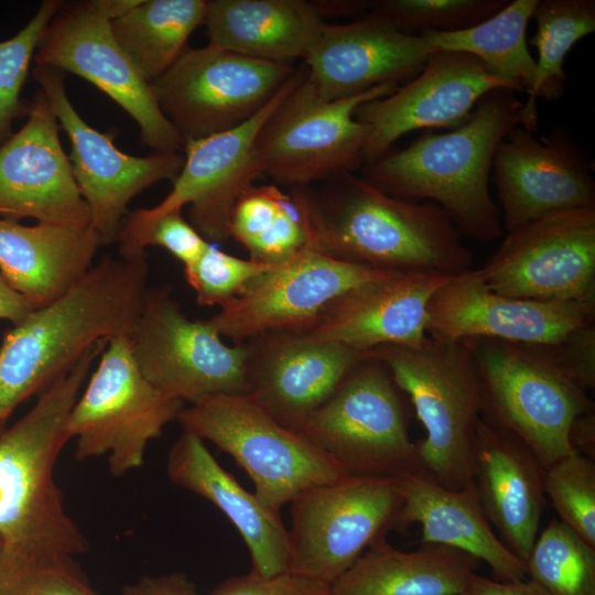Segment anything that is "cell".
I'll use <instances>...</instances> for the list:
<instances>
[{"label":"cell","mask_w":595,"mask_h":595,"mask_svg":"<svg viewBox=\"0 0 595 595\" xmlns=\"http://www.w3.org/2000/svg\"><path fill=\"white\" fill-rule=\"evenodd\" d=\"M289 193L304 217L310 250L381 271L457 275L472 268L463 237L432 202L391 196L355 173Z\"/></svg>","instance_id":"6da1fadb"},{"label":"cell","mask_w":595,"mask_h":595,"mask_svg":"<svg viewBox=\"0 0 595 595\" xmlns=\"http://www.w3.org/2000/svg\"><path fill=\"white\" fill-rule=\"evenodd\" d=\"M147 256H106L64 295L13 325L0 346V411L67 374L97 342L130 333L148 290Z\"/></svg>","instance_id":"7a4b0ae2"},{"label":"cell","mask_w":595,"mask_h":595,"mask_svg":"<svg viewBox=\"0 0 595 595\" xmlns=\"http://www.w3.org/2000/svg\"><path fill=\"white\" fill-rule=\"evenodd\" d=\"M523 106L512 90L487 93L459 127L428 131L404 149L364 164L363 177L394 197L440 206L464 238L489 242L502 236L500 209L489 191L499 142L519 123Z\"/></svg>","instance_id":"3957f363"},{"label":"cell","mask_w":595,"mask_h":595,"mask_svg":"<svg viewBox=\"0 0 595 595\" xmlns=\"http://www.w3.org/2000/svg\"><path fill=\"white\" fill-rule=\"evenodd\" d=\"M108 342L94 344L28 413L0 433L1 549L25 556L73 558L88 550L86 537L64 508L54 467L71 440L68 414Z\"/></svg>","instance_id":"277c9868"},{"label":"cell","mask_w":595,"mask_h":595,"mask_svg":"<svg viewBox=\"0 0 595 595\" xmlns=\"http://www.w3.org/2000/svg\"><path fill=\"white\" fill-rule=\"evenodd\" d=\"M405 393L425 430L416 443L426 476L448 489L473 485V451L482 419V386L464 342L428 338L416 347L371 350Z\"/></svg>","instance_id":"5b68a950"},{"label":"cell","mask_w":595,"mask_h":595,"mask_svg":"<svg viewBox=\"0 0 595 595\" xmlns=\"http://www.w3.org/2000/svg\"><path fill=\"white\" fill-rule=\"evenodd\" d=\"M464 343L480 379L482 418L519 440L543 468L572 454L571 425L594 403L549 347L486 338Z\"/></svg>","instance_id":"8992f818"},{"label":"cell","mask_w":595,"mask_h":595,"mask_svg":"<svg viewBox=\"0 0 595 595\" xmlns=\"http://www.w3.org/2000/svg\"><path fill=\"white\" fill-rule=\"evenodd\" d=\"M402 393L386 365L370 354L299 432L347 475H426L409 434L410 414Z\"/></svg>","instance_id":"52a82bcc"},{"label":"cell","mask_w":595,"mask_h":595,"mask_svg":"<svg viewBox=\"0 0 595 595\" xmlns=\"http://www.w3.org/2000/svg\"><path fill=\"white\" fill-rule=\"evenodd\" d=\"M183 432L229 454L255 485L256 497L280 512L302 493L347 474L300 432L280 424L249 394H210L177 415Z\"/></svg>","instance_id":"ba28073f"},{"label":"cell","mask_w":595,"mask_h":595,"mask_svg":"<svg viewBox=\"0 0 595 595\" xmlns=\"http://www.w3.org/2000/svg\"><path fill=\"white\" fill-rule=\"evenodd\" d=\"M398 87L381 85L355 97L329 101L318 95L304 65L296 84L257 134L255 156L260 175L291 190L361 170L371 130L355 118V110Z\"/></svg>","instance_id":"9c48e42d"},{"label":"cell","mask_w":595,"mask_h":595,"mask_svg":"<svg viewBox=\"0 0 595 595\" xmlns=\"http://www.w3.org/2000/svg\"><path fill=\"white\" fill-rule=\"evenodd\" d=\"M398 478L350 476L313 487L291 504L289 571L332 586L371 545L398 530Z\"/></svg>","instance_id":"30bf717a"},{"label":"cell","mask_w":595,"mask_h":595,"mask_svg":"<svg viewBox=\"0 0 595 595\" xmlns=\"http://www.w3.org/2000/svg\"><path fill=\"white\" fill-rule=\"evenodd\" d=\"M183 408L184 402L162 394L147 380L128 336L120 335L101 353L68 414L66 432L76 437L77 459L108 454L110 474L120 477L143 464L148 444Z\"/></svg>","instance_id":"8fae6325"},{"label":"cell","mask_w":595,"mask_h":595,"mask_svg":"<svg viewBox=\"0 0 595 595\" xmlns=\"http://www.w3.org/2000/svg\"><path fill=\"white\" fill-rule=\"evenodd\" d=\"M128 340L143 376L169 398L191 404L248 392L246 343L228 346L207 321L190 320L169 286L148 288Z\"/></svg>","instance_id":"7c38bea8"},{"label":"cell","mask_w":595,"mask_h":595,"mask_svg":"<svg viewBox=\"0 0 595 595\" xmlns=\"http://www.w3.org/2000/svg\"><path fill=\"white\" fill-rule=\"evenodd\" d=\"M301 69L279 89L272 99L244 123L205 138L186 141L184 162L171 192L156 206L128 213L117 237L120 256H127L140 235L158 218L182 210L186 205L188 221L208 241L230 238L232 208L241 194L260 175L255 141L266 119L289 94Z\"/></svg>","instance_id":"4fadbf2b"},{"label":"cell","mask_w":595,"mask_h":595,"mask_svg":"<svg viewBox=\"0 0 595 595\" xmlns=\"http://www.w3.org/2000/svg\"><path fill=\"white\" fill-rule=\"evenodd\" d=\"M295 72L286 64L207 45L187 47L151 85L184 145L249 120Z\"/></svg>","instance_id":"5bb4252c"},{"label":"cell","mask_w":595,"mask_h":595,"mask_svg":"<svg viewBox=\"0 0 595 595\" xmlns=\"http://www.w3.org/2000/svg\"><path fill=\"white\" fill-rule=\"evenodd\" d=\"M474 272L505 296L595 301V207L554 213L507 232Z\"/></svg>","instance_id":"9a60e30c"},{"label":"cell","mask_w":595,"mask_h":595,"mask_svg":"<svg viewBox=\"0 0 595 595\" xmlns=\"http://www.w3.org/2000/svg\"><path fill=\"white\" fill-rule=\"evenodd\" d=\"M34 61L99 88L138 123L142 142L154 152L183 151V141L162 113L151 83L119 45L109 18L95 0L58 10L40 40Z\"/></svg>","instance_id":"2e32d148"},{"label":"cell","mask_w":595,"mask_h":595,"mask_svg":"<svg viewBox=\"0 0 595 595\" xmlns=\"http://www.w3.org/2000/svg\"><path fill=\"white\" fill-rule=\"evenodd\" d=\"M389 272L304 250L252 279L207 323L236 344L268 333H306L342 294Z\"/></svg>","instance_id":"e0dca14e"},{"label":"cell","mask_w":595,"mask_h":595,"mask_svg":"<svg viewBox=\"0 0 595 595\" xmlns=\"http://www.w3.org/2000/svg\"><path fill=\"white\" fill-rule=\"evenodd\" d=\"M33 76L71 141L69 161L78 190L90 212V226L102 245L117 241L130 201L152 184L180 174L181 152L134 156L120 151L113 136L89 126L73 107L62 72L35 65Z\"/></svg>","instance_id":"ac0fdd59"},{"label":"cell","mask_w":595,"mask_h":595,"mask_svg":"<svg viewBox=\"0 0 595 595\" xmlns=\"http://www.w3.org/2000/svg\"><path fill=\"white\" fill-rule=\"evenodd\" d=\"M593 161L563 128L537 136L513 127L493 159L507 232L544 216L595 207Z\"/></svg>","instance_id":"d6986e66"},{"label":"cell","mask_w":595,"mask_h":595,"mask_svg":"<svg viewBox=\"0 0 595 595\" xmlns=\"http://www.w3.org/2000/svg\"><path fill=\"white\" fill-rule=\"evenodd\" d=\"M518 91L473 55L433 51L422 69L392 94L361 104L355 118L370 127L365 164L382 156L403 134L421 129H455L489 91Z\"/></svg>","instance_id":"ffe728a7"},{"label":"cell","mask_w":595,"mask_h":595,"mask_svg":"<svg viewBox=\"0 0 595 595\" xmlns=\"http://www.w3.org/2000/svg\"><path fill=\"white\" fill-rule=\"evenodd\" d=\"M426 335L435 340L497 339L553 346L594 322L595 301L542 302L505 296L468 270L441 286L428 304Z\"/></svg>","instance_id":"44dd1931"},{"label":"cell","mask_w":595,"mask_h":595,"mask_svg":"<svg viewBox=\"0 0 595 595\" xmlns=\"http://www.w3.org/2000/svg\"><path fill=\"white\" fill-rule=\"evenodd\" d=\"M60 123L40 89L24 125L0 145V217L86 227L90 212L60 139Z\"/></svg>","instance_id":"7402d4cb"},{"label":"cell","mask_w":595,"mask_h":595,"mask_svg":"<svg viewBox=\"0 0 595 595\" xmlns=\"http://www.w3.org/2000/svg\"><path fill=\"white\" fill-rule=\"evenodd\" d=\"M246 345L247 394L296 432L371 354L304 333H268Z\"/></svg>","instance_id":"603a6c76"},{"label":"cell","mask_w":595,"mask_h":595,"mask_svg":"<svg viewBox=\"0 0 595 595\" xmlns=\"http://www.w3.org/2000/svg\"><path fill=\"white\" fill-rule=\"evenodd\" d=\"M433 51L422 35L404 33L368 12L349 23L326 22L304 62L318 95L334 101L407 83Z\"/></svg>","instance_id":"cb8c5ba5"},{"label":"cell","mask_w":595,"mask_h":595,"mask_svg":"<svg viewBox=\"0 0 595 595\" xmlns=\"http://www.w3.org/2000/svg\"><path fill=\"white\" fill-rule=\"evenodd\" d=\"M454 275L432 271L389 272L359 284L333 301L304 333L368 351L425 343L428 304Z\"/></svg>","instance_id":"d4e9b609"},{"label":"cell","mask_w":595,"mask_h":595,"mask_svg":"<svg viewBox=\"0 0 595 595\" xmlns=\"http://www.w3.org/2000/svg\"><path fill=\"white\" fill-rule=\"evenodd\" d=\"M543 469L519 440L480 419L473 451V483L499 539L524 562L545 506Z\"/></svg>","instance_id":"484cf974"},{"label":"cell","mask_w":595,"mask_h":595,"mask_svg":"<svg viewBox=\"0 0 595 595\" xmlns=\"http://www.w3.org/2000/svg\"><path fill=\"white\" fill-rule=\"evenodd\" d=\"M166 473L175 486L207 499L231 521L249 550L251 571L266 576L289 571V536L280 512L246 490L201 437L182 433L169 451Z\"/></svg>","instance_id":"4316f807"},{"label":"cell","mask_w":595,"mask_h":595,"mask_svg":"<svg viewBox=\"0 0 595 595\" xmlns=\"http://www.w3.org/2000/svg\"><path fill=\"white\" fill-rule=\"evenodd\" d=\"M402 508L398 528L421 526L422 543L451 547L485 562L500 582L526 580V562L497 537L479 502L474 484L445 488L426 475L398 478Z\"/></svg>","instance_id":"83f0119b"},{"label":"cell","mask_w":595,"mask_h":595,"mask_svg":"<svg viewBox=\"0 0 595 595\" xmlns=\"http://www.w3.org/2000/svg\"><path fill=\"white\" fill-rule=\"evenodd\" d=\"M101 245L91 226H25L0 217V272L39 307L74 286L93 267Z\"/></svg>","instance_id":"f1b7e54d"},{"label":"cell","mask_w":595,"mask_h":595,"mask_svg":"<svg viewBox=\"0 0 595 595\" xmlns=\"http://www.w3.org/2000/svg\"><path fill=\"white\" fill-rule=\"evenodd\" d=\"M325 24L305 0H209L204 21L208 45L286 65L307 57Z\"/></svg>","instance_id":"f546056e"},{"label":"cell","mask_w":595,"mask_h":595,"mask_svg":"<svg viewBox=\"0 0 595 595\" xmlns=\"http://www.w3.org/2000/svg\"><path fill=\"white\" fill-rule=\"evenodd\" d=\"M479 561L457 549L422 543L404 552L387 540L368 548L331 586L332 595H462Z\"/></svg>","instance_id":"4dcf8cb0"},{"label":"cell","mask_w":595,"mask_h":595,"mask_svg":"<svg viewBox=\"0 0 595 595\" xmlns=\"http://www.w3.org/2000/svg\"><path fill=\"white\" fill-rule=\"evenodd\" d=\"M205 0H141L111 20V31L149 83L163 75L187 48L191 34L204 24Z\"/></svg>","instance_id":"1f68e13d"},{"label":"cell","mask_w":595,"mask_h":595,"mask_svg":"<svg viewBox=\"0 0 595 595\" xmlns=\"http://www.w3.org/2000/svg\"><path fill=\"white\" fill-rule=\"evenodd\" d=\"M538 0H512L485 21L454 32H422L435 50L475 56L497 76L528 94L536 77V60L529 52L526 31Z\"/></svg>","instance_id":"d6a6232c"},{"label":"cell","mask_w":595,"mask_h":595,"mask_svg":"<svg viewBox=\"0 0 595 595\" xmlns=\"http://www.w3.org/2000/svg\"><path fill=\"white\" fill-rule=\"evenodd\" d=\"M537 30L528 43L538 48L536 77L519 112L518 126L538 132L537 99L559 100L565 91L564 61L573 46L595 31L594 0H538Z\"/></svg>","instance_id":"836d02e7"},{"label":"cell","mask_w":595,"mask_h":595,"mask_svg":"<svg viewBox=\"0 0 595 595\" xmlns=\"http://www.w3.org/2000/svg\"><path fill=\"white\" fill-rule=\"evenodd\" d=\"M229 234L250 260L274 266L310 249L304 217L292 195L275 184L250 186L237 199Z\"/></svg>","instance_id":"e575fe53"},{"label":"cell","mask_w":595,"mask_h":595,"mask_svg":"<svg viewBox=\"0 0 595 595\" xmlns=\"http://www.w3.org/2000/svg\"><path fill=\"white\" fill-rule=\"evenodd\" d=\"M527 575L551 595H595V548L559 519L537 537Z\"/></svg>","instance_id":"d590c367"},{"label":"cell","mask_w":595,"mask_h":595,"mask_svg":"<svg viewBox=\"0 0 595 595\" xmlns=\"http://www.w3.org/2000/svg\"><path fill=\"white\" fill-rule=\"evenodd\" d=\"M508 0H370V13L404 33L454 32L500 11Z\"/></svg>","instance_id":"8d00e7d4"},{"label":"cell","mask_w":595,"mask_h":595,"mask_svg":"<svg viewBox=\"0 0 595 595\" xmlns=\"http://www.w3.org/2000/svg\"><path fill=\"white\" fill-rule=\"evenodd\" d=\"M543 490L559 520L595 548V463L577 452L543 469Z\"/></svg>","instance_id":"74e56055"},{"label":"cell","mask_w":595,"mask_h":595,"mask_svg":"<svg viewBox=\"0 0 595 595\" xmlns=\"http://www.w3.org/2000/svg\"><path fill=\"white\" fill-rule=\"evenodd\" d=\"M0 595H99L73 556L0 550Z\"/></svg>","instance_id":"f35d334b"},{"label":"cell","mask_w":595,"mask_h":595,"mask_svg":"<svg viewBox=\"0 0 595 595\" xmlns=\"http://www.w3.org/2000/svg\"><path fill=\"white\" fill-rule=\"evenodd\" d=\"M61 3L43 1L25 26L11 39L0 42V145L12 134L11 127L20 115V95L31 60Z\"/></svg>","instance_id":"ab89813d"},{"label":"cell","mask_w":595,"mask_h":595,"mask_svg":"<svg viewBox=\"0 0 595 595\" xmlns=\"http://www.w3.org/2000/svg\"><path fill=\"white\" fill-rule=\"evenodd\" d=\"M270 267L228 255L209 245L195 262L184 267V277L195 291L198 305L221 307Z\"/></svg>","instance_id":"60d3db41"},{"label":"cell","mask_w":595,"mask_h":595,"mask_svg":"<svg viewBox=\"0 0 595 595\" xmlns=\"http://www.w3.org/2000/svg\"><path fill=\"white\" fill-rule=\"evenodd\" d=\"M209 245L210 242L183 217L180 209L155 219L140 235L125 258L145 255L148 246H159L173 255L185 267L195 262Z\"/></svg>","instance_id":"b9f144b4"},{"label":"cell","mask_w":595,"mask_h":595,"mask_svg":"<svg viewBox=\"0 0 595 595\" xmlns=\"http://www.w3.org/2000/svg\"><path fill=\"white\" fill-rule=\"evenodd\" d=\"M208 595H332L331 586L290 571L260 575L253 571L219 583Z\"/></svg>","instance_id":"7bdbcfd3"},{"label":"cell","mask_w":595,"mask_h":595,"mask_svg":"<svg viewBox=\"0 0 595 595\" xmlns=\"http://www.w3.org/2000/svg\"><path fill=\"white\" fill-rule=\"evenodd\" d=\"M548 347L559 367L580 389L588 392L595 388L594 322L575 327Z\"/></svg>","instance_id":"ee69618b"},{"label":"cell","mask_w":595,"mask_h":595,"mask_svg":"<svg viewBox=\"0 0 595 595\" xmlns=\"http://www.w3.org/2000/svg\"><path fill=\"white\" fill-rule=\"evenodd\" d=\"M121 595H198L194 583L183 573L143 576L122 587Z\"/></svg>","instance_id":"f6af8a7d"},{"label":"cell","mask_w":595,"mask_h":595,"mask_svg":"<svg viewBox=\"0 0 595 595\" xmlns=\"http://www.w3.org/2000/svg\"><path fill=\"white\" fill-rule=\"evenodd\" d=\"M462 595H551L533 581L500 582L476 573L469 577Z\"/></svg>","instance_id":"bcb514c9"},{"label":"cell","mask_w":595,"mask_h":595,"mask_svg":"<svg viewBox=\"0 0 595 595\" xmlns=\"http://www.w3.org/2000/svg\"><path fill=\"white\" fill-rule=\"evenodd\" d=\"M36 309L39 306L17 292L0 272V318L17 325Z\"/></svg>","instance_id":"7dc6e473"},{"label":"cell","mask_w":595,"mask_h":595,"mask_svg":"<svg viewBox=\"0 0 595 595\" xmlns=\"http://www.w3.org/2000/svg\"><path fill=\"white\" fill-rule=\"evenodd\" d=\"M569 440L571 447L587 457H595V411H587L573 421Z\"/></svg>","instance_id":"c3c4849f"},{"label":"cell","mask_w":595,"mask_h":595,"mask_svg":"<svg viewBox=\"0 0 595 595\" xmlns=\"http://www.w3.org/2000/svg\"><path fill=\"white\" fill-rule=\"evenodd\" d=\"M314 8L324 18H354L366 15L370 8V0H329L312 1Z\"/></svg>","instance_id":"681fc988"},{"label":"cell","mask_w":595,"mask_h":595,"mask_svg":"<svg viewBox=\"0 0 595 595\" xmlns=\"http://www.w3.org/2000/svg\"><path fill=\"white\" fill-rule=\"evenodd\" d=\"M140 1L141 0H95V3L111 21L132 10Z\"/></svg>","instance_id":"f907efd6"},{"label":"cell","mask_w":595,"mask_h":595,"mask_svg":"<svg viewBox=\"0 0 595 595\" xmlns=\"http://www.w3.org/2000/svg\"><path fill=\"white\" fill-rule=\"evenodd\" d=\"M12 412L10 411H0V423H2Z\"/></svg>","instance_id":"816d5d0a"},{"label":"cell","mask_w":595,"mask_h":595,"mask_svg":"<svg viewBox=\"0 0 595 595\" xmlns=\"http://www.w3.org/2000/svg\"><path fill=\"white\" fill-rule=\"evenodd\" d=\"M1 547H2V539H1V537H0V550H1Z\"/></svg>","instance_id":"f5cc1de1"}]
</instances>
